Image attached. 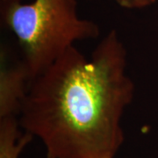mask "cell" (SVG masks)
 <instances>
[{"label":"cell","mask_w":158,"mask_h":158,"mask_svg":"<svg viewBox=\"0 0 158 158\" xmlns=\"http://www.w3.org/2000/svg\"><path fill=\"white\" fill-rule=\"evenodd\" d=\"M127 49L116 30L90 59L72 46L30 83L19 122L38 137L46 158H114L121 118L134 98Z\"/></svg>","instance_id":"6da1fadb"},{"label":"cell","mask_w":158,"mask_h":158,"mask_svg":"<svg viewBox=\"0 0 158 158\" xmlns=\"http://www.w3.org/2000/svg\"><path fill=\"white\" fill-rule=\"evenodd\" d=\"M1 18L17 38L31 80L76 42L100 34L94 21L79 17L77 0H1Z\"/></svg>","instance_id":"7a4b0ae2"},{"label":"cell","mask_w":158,"mask_h":158,"mask_svg":"<svg viewBox=\"0 0 158 158\" xmlns=\"http://www.w3.org/2000/svg\"><path fill=\"white\" fill-rule=\"evenodd\" d=\"M0 56V118L17 117L32 80L22 59L9 62L3 48Z\"/></svg>","instance_id":"3957f363"},{"label":"cell","mask_w":158,"mask_h":158,"mask_svg":"<svg viewBox=\"0 0 158 158\" xmlns=\"http://www.w3.org/2000/svg\"><path fill=\"white\" fill-rule=\"evenodd\" d=\"M17 117L0 118V158H19L34 136L29 133H21Z\"/></svg>","instance_id":"277c9868"},{"label":"cell","mask_w":158,"mask_h":158,"mask_svg":"<svg viewBox=\"0 0 158 158\" xmlns=\"http://www.w3.org/2000/svg\"><path fill=\"white\" fill-rule=\"evenodd\" d=\"M126 9H140L154 4L156 0H113Z\"/></svg>","instance_id":"5b68a950"}]
</instances>
